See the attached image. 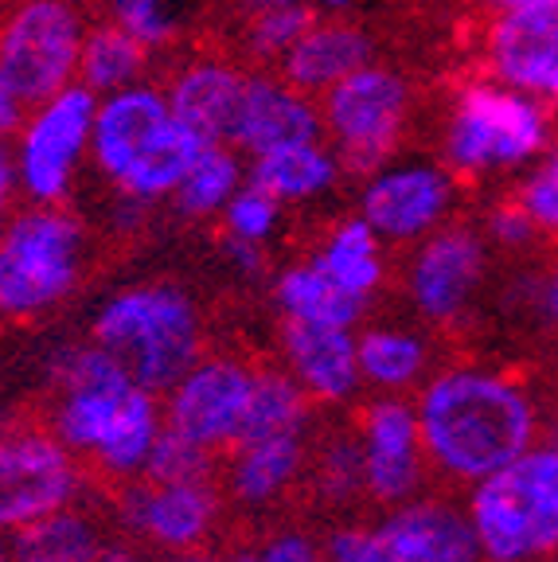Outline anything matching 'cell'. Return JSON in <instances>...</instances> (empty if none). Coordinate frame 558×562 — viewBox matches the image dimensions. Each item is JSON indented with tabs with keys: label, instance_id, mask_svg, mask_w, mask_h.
<instances>
[{
	"label": "cell",
	"instance_id": "7dc6e473",
	"mask_svg": "<svg viewBox=\"0 0 558 562\" xmlns=\"http://www.w3.org/2000/svg\"><path fill=\"white\" fill-rule=\"evenodd\" d=\"M0 562H12L9 559V547H4V543H0Z\"/></svg>",
	"mask_w": 558,
	"mask_h": 562
},
{
	"label": "cell",
	"instance_id": "484cf974",
	"mask_svg": "<svg viewBox=\"0 0 558 562\" xmlns=\"http://www.w3.org/2000/svg\"><path fill=\"white\" fill-rule=\"evenodd\" d=\"M336 180V157L324 149L321 140H305V145H286L254 157L250 165V184L263 188L278 203H301L321 195L324 188Z\"/></svg>",
	"mask_w": 558,
	"mask_h": 562
},
{
	"label": "cell",
	"instance_id": "603a6c76",
	"mask_svg": "<svg viewBox=\"0 0 558 562\" xmlns=\"http://www.w3.org/2000/svg\"><path fill=\"white\" fill-rule=\"evenodd\" d=\"M305 434H278V438L243 441L235 446V461L227 469L231 496L246 508L274 504L305 465Z\"/></svg>",
	"mask_w": 558,
	"mask_h": 562
},
{
	"label": "cell",
	"instance_id": "4fadbf2b",
	"mask_svg": "<svg viewBox=\"0 0 558 562\" xmlns=\"http://www.w3.org/2000/svg\"><path fill=\"white\" fill-rule=\"evenodd\" d=\"M250 391L254 368H246L235 356L196 360L192 371L168 391L165 426L196 446L211 449V453L235 449L246 422V406H250Z\"/></svg>",
	"mask_w": 558,
	"mask_h": 562
},
{
	"label": "cell",
	"instance_id": "ee69618b",
	"mask_svg": "<svg viewBox=\"0 0 558 562\" xmlns=\"http://www.w3.org/2000/svg\"><path fill=\"white\" fill-rule=\"evenodd\" d=\"M94 562H137V554L125 551V547H102V554Z\"/></svg>",
	"mask_w": 558,
	"mask_h": 562
},
{
	"label": "cell",
	"instance_id": "83f0119b",
	"mask_svg": "<svg viewBox=\"0 0 558 562\" xmlns=\"http://www.w3.org/2000/svg\"><path fill=\"white\" fill-rule=\"evenodd\" d=\"M305 426H309V391L297 383L293 371H278V368L254 371L250 406H246L243 434H238L235 446L278 438V434H305Z\"/></svg>",
	"mask_w": 558,
	"mask_h": 562
},
{
	"label": "cell",
	"instance_id": "d590c367",
	"mask_svg": "<svg viewBox=\"0 0 558 562\" xmlns=\"http://www.w3.org/2000/svg\"><path fill=\"white\" fill-rule=\"evenodd\" d=\"M227 215V231L238 238H250V243H266L270 231L278 227V200L266 195L263 188H243V192L231 195V203L223 207Z\"/></svg>",
	"mask_w": 558,
	"mask_h": 562
},
{
	"label": "cell",
	"instance_id": "30bf717a",
	"mask_svg": "<svg viewBox=\"0 0 558 562\" xmlns=\"http://www.w3.org/2000/svg\"><path fill=\"white\" fill-rule=\"evenodd\" d=\"M98 117V94L82 82H70L44 105L27 110L20 130V188L32 203H63L75 184L82 153L90 149V133Z\"/></svg>",
	"mask_w": 558,
	"mask_h": 562
},
{
	"label": "cell",
	"instance_id": "7402d4cb",
	"mask_svg": "<svg viewBox=\"0 0 558 562\" xmlns=\"http://www.w3.org/2000/svg\"><path fill=\"white\" fill-rule=\"evenodd\" d=\"M371 55H376V44L364 27L341 24V20H324V24L313 20V27L281 55V79L305 94H316V90L324 94L328 87L348 79L351 70L367 67Z\"/></svg>",
	"mask_w": 558,
	"mask_h": 562
},
{
	"label": "cell",
	"instance_id": "6da1fadb",
	"mask_svg": "<svg viewBox=\"0 0 558 562\" xmlns=\"http://www.w3.org/2000/svg\"><path fill=\"white\" fill-rule=\"evenodd\" d=\"M55 438L70 453L94 457L98 469L118 481L141 476L148 453L165 430L157 395L137 386L102 344H79L55 356Z\"/></svg>",
	"mask_w": 558,
	"mask_h": 562
},
{
	"label": "cell",
	"instance_id": "d6986e66",
	"mask_svg": "<svg viewBox=\"0 0 558 562\" xmlns=\"http://www.w3.org/2000/svg\"><path fill=\"white\" fill-rule=\"evenodd\" d=\"M246 79L243 70L227 59H192L176 70V79L168 82V102H172L176 117L188 130L200 133L208 145H231L235 140L238 110L246 98Z\"/></svg>",
	"mask_w": 558,
	"mask_h": 562
},
{
	"label": "cell",
	"instance_id": "ba28073f",
	"mask_svg": "<svg viewBox=\"0 0 558 562\" xmlns=\"http://www.w3.org/2000/svg\"><path fill=\"white\" fill-rule=\"evenodd\" d=\"M469 512L445 501H406L371 527H341L324 543V562H480Z\"/></svg>",
	"mask_w": 558,
	"mask_h": 562
},
{
	"label": "cell",
	"instance_id": "c3c4849f",
	"mask_svg": "<svg viewBox=\"0 0 558 562\" xmlns=\"http://www.w3.org/2000/svg\"><path fill=\"white\" fill-rule=\"evenodd\" d=\"M324 4H332V9H341V4H348V0H324Z\"/></svg>",
	"mask_w": 558,
	"mask_h": 562
},
{
	"label": "cell",
	"instance_id": "836d02e7",
	"mask_svg": "<svg viewBox=\"0 0 558 562\" xmlns=\"http://www.w3.org/2000/svg\"><path fill=\"white\" fill-rule=\"evenodd\" d=\"M110 20H118L125 32L137 35L148 52L172 44L176 27H180L172 0H110Z\"/></svg>",
	"mask_w": 558,
	"mask_h": 562
},
{
	"label": "cell",
	"instance_id": "b9f144b4",
	"mask_svg": "<svg viewBox=\"0 0 558 562\" xmlns=\"http://www.w3.org/2000/svg\"><path fill=\"white\" fill-rule=\"evenodd\" d=\"M496 9L515 12V9H547V4H558V0H492Z\"/></svg>",
	"mask_w": 558,
	"mask_h": 562
},
{
	"label": "cell",
	"instance_id": "ffe728a7",
	"mask_svg": "<svg viewBox=\"0 0 558 562\" xmlns=\"http://www.w3.org/2000/svg\"><path fill=\"white\" fill-rule=\"evenodd\" d=\"M484 270L480 238L465 227L442 231L418 250L411 266V297L426 321H449L465 308Z\"/></svg>",
	"mask_w": 558,
	"mask_h": 562
},
{
	"label": "cell",
	"instance_id": "2e32d148",
	"mask_svg": "<svg viewBox=\"0 0 558 562\" xmlns=\"http://www.w3.org/2000/svg\"><path fill=\"white\" fill-rule=\"evenodd\" d=\"M324 117L305 90H297L286 79H270V75H250L246 79V98L238 110L235 125V149L263 157V153L286 149V145H305V140H321Z\"/></svg>",
	"mask_w": 558,
	"mask_h": 562
},
{
	"label": "cell",
	"instance_id": "9a60e30c",
	"mask_svg": "<svg viewBox=\"0 0 558 562\" xmlns=\"http://www.w3.org/2000/svg\"><path fill=\"white\" fill-rule=\"evenodd\" d=\"M122 519L165 551H188L211 536L219 501L211 484H168L141 481L122 492Z\"/></svg>",
	"mask_w": 558,
	"mask_h": 562
},
{
	"label": "cell",
	"instance_id": "8992f818",
	"mask_svg": "<svg viewBox=\"0 0 558 562\" xmlns=\"http://www.w3.org/2000/svg\"><path fill=\"white\" fill-rule=\"evenodd\" d=\"M472 531L489 562H532L558 547V446L527 449L484 476L469 501Z\"/></svg>",
	"mask_w": 558,
	"mask_h": 562
},
{
	"label": "cell",
	"instance_id": "5b68a950",
	"mask_svg": "<svg viewBox=\"0 0 558 562\" xmlns=\"http://www.w3.org/2000/svg\"><path fill=\"white\" fill-rule=\"evenodd\" d=\"M87 231L63 203H32L0 227V316L32 321L55 308L82 273Z\"/></svg>",
	"mask_w": 558,
	"mask_h": 562
},
{
	"label": "cell",
	"instance_id": "44dd1931",
	"mask_svg": "<svg viewBox=\"0 0 558 562\" xmlns=\"http://www.w3.org/2000/svg\"><path fill=\"white\" fill-rule=\"evenodd\" d=\"M492 67L512 87L558 98V4L504 12L492 27Z\"/></svg>",
	"mask_w": 558,
	"mask_h": 562
},
{
	"label": "cell",
	"instance_id": "277c9868",
	"mask_svg": "<svg viewBox=\"0 0 558 562\" xmlns=\"http://www.w3.org/2000/svg\"><path fill=\"white\" fill-rule=\"evenodd\" d=\"M90 340L102 344L125 375L153 395H168L200 360L203 325L196 301L168 281L130 285L94 316Z\"/></svg>",
	"mask_w": 558,
	"mask_h": 562
},
{
	"label": "cell",
	"instance_id": "f35d334b",
	"mask_svg": "<svg viewBox=\"0 0 558 562\" xmlns=\"http://www.w3.org/2000/svg\"><path fill=\"white\" fill-rule=\"evenodd\" d=\"M20 188V168H16V149L9 145V137H0V227L12 215V200Z\"/></svg>",
	"mask_w": 558,
	"mask_h": 562
},
{
	"label": "cell",
	"instance_id": "d4e9b609",
	"mask_svg": "<svg viewBox=\"0 0 558 562\" xmlns=\"http://www.w3.org/2000/svg\"><path fill=\"white\" fill-rule=\"evenodd\" d=\"M274 301H278L281 316L313 321V325H341V328L356 325L367 305L364 297L344 290L336 278H328L316 262H301L281 270L278 285H274Z\"/></svg>",
	"mask_w": 558,
	"mask_h": 562
},
{
	"label": "cell",
	"instance_id": "60d3db41",
	"mask_svg": "<svg viewBox=\"0 0 558 562\" xmlns=\"http://www.w3.org/2000/svg\"><path fill=\"white\" fill-rule=\"evenodd\" d=\"M24 110L20 94L12 90V82L0 75V137H12L16 130H24Z\"/></svg>",
	"mask_w": 558,
	"mask_h": 562
},
{
	"label": "cell",
	"instance_id": "74e56055",
	"mask_svg": "<svg viewBox=\"0 0 558 562\" xmlns=\"http://www.w3.org/2000/svg\"><path fill=\"white\" fill-rule=\"evenodd\" d=\"M254 562H324V551L301 531H278L274 539H266Z\"/></svg>",
	"mask_w": 558,
	"mask_h": 562
},
{
	"label": "cell",
	"instance_id": "9c48e42d",
	"mask_svg": "<svg viewBox=\"0 0 558 562\" xmlns=\"http://www.w3.org/2000/svg\"><path fill=\"white\" fill-rule=\"evenodd\" d=\"M411 90L387 67H359L348 79L324 90L321 117L328 137L336 140L341 160L351 172L379 168L394 153L406 122Z\"/></svg>",
	"mask_w": 558,
	"mask_h": 562
},
{
	"label": "cell",
	"instance_id": "52a82bcc",
	"mask_svg": "<svg viewBox=\"0 0 558 562\" xmlns=\"http://www.w3.org/2000/svg\"><path fill=\"white\" fill-rule=\"evenodd\" d=\"M87 24L75 0H20L0 20V75L27 110L79 79Z\"/></svg>",
	"mask_w": 558,
	"mask_h": 562
},
{
	"label": "cell",
	"instance_id": "8d00e7d4",
	"mask_svg": "<svg viewBox=\"0 0 558 562\" xmlns=\"http://www.w3.org/2000/svg\"><path fill=\"white\" fill-rule=\"evenodd\" d=\"M520 207L532 215V223L558 231V153L527 180L524 195H520Z\"/></svg>",
	"mask_w": 558,
	"mask_h": 562
},
{
	"label": "cell",
	"instance_id": "8fae6325",
	"mask_svg": "<svg viewBox=\"0 0 558 562\" xmlns=\"http://www.w3.org/2000/svg\"><path fill=\"white\" fill-rule=\"evenodd\" d=\"M79 496L75 453L55 434L20 430L0 438V531H20Z\"/></svg>",
	"mask_w": 558,
	"mask_h": 562
},
{
	"label": "cell",
	"instance_id": "4316f807",
	"mask_svg": "<svg viewBox=\"0 0 558 562\" xmlns=\"http://www.w3.org/2000/svg\"><path fill=\"white\" fill-rule=\"evenodd\" d=\"M148 63V47L137 35L125 32L118 20L94 24L82 40L79 55V82L94 94H118L125 87H137L141 70Z\"/></svg>",
	"mask_w": 558,
	"mask_h": 562
},
{
	"label": "cell",
	"instance_id": "1f68e13d",
	"mask_svg": "<svg viewBox=\"0 0 558 562\" xmlns=\"http://www.w3.org/2000/svg\"><path fill=\"white\" fill-rule=\"evenodd\" d=\"M309 27H313V9H305L301 0L278 4V9H258L250 24H246L243 44L254 59L270 63V59H281Z\"/></svg>",
	"mask_w": 558,
	"mask_h": 562
},
{
	"label": "cell",
	"instance_id": "bcb514c9",
	"mask_svg": "<svg viewBox=\"0 0 558 562\" xmlns=\"http://www.w3.org/2000/svg\"><path fill=\"white\" fill-rule=\"evenodd\" d=\"M172 562H215V559H200V554H180V559ZM235 562H254V559H235Z\"/></svg>",
	"mask_w": 558,
	"mask_h": 562
},
{
	"label": "cell",
	"instance_id": "5bb4252c",
	"mask_svg": "<svg viewBox=\"0 0 558 562\" xmlns=\"http://www.w3.org/2000/svg\"><path fill=\"white\" fill-rule=\"evenodd\" d=\"M364 488L379 504H406L422 484V430L418 411L402 398H376L359 418Z\"/></svg>",
	"mask_w": 558,
	"mask_h": 562
},
{
	"label": "cell",
	"instance_id": "f546056e",
	"mask_svg": "<svg viewBox=\"0 0 558 562\" xmlns=\"http://www.w3.org/2000/svg\"><path fill=\"white\" fill-rule=\"evenodd\" d=\"M238 176L243 168H238L235 145H208L172 192L176 211L188 220H208L231 203V195L238 192Z\"/></svg>",
	"mask_w": 558,
	"mask_h": 562
},
{
	"label": "cell",
	"instance_id": "d6a6232c",
	"mask_svg": "<svg viewBox=\"0 0 558 562\" xmlns=\"http://www.w3.org/2000/svg\"><path fill=\"white\" fill-rule=\"evenodd\" d=\"M211 469H215V453L196 441H188L176 430H160L157 446L148 453L145 481H168V484H208Z\"/></svg>",
	"mask_w": 558,
	"mask_h": 562
},
{
	"label": "cell",
	"instance_id": "cb8c5ba5",
	"mask_svg": "<svg viewBox=\"0 0 558 562\" xmlns=\"http://www.w3.org/2000/svg\"><path fill=\"white\" fill-rule=\"evenodd\" d=\"M102 527L75 504L12 531V562H94L102 554Z\"/></svg>",
	"mask_w": 558,
	"mask_h": 562
},
{
	"label": "cell",
	"instance_id": "3957f363",
	"mask_svg": "<svg viewBox=\"0 0 558 562\" xmlns=\"http://www.w3.org/2000/svg\"><path fill=\"white\" fill-rule=\"evenodd\" d=\"M203 149L208 140L176 117L165 90L137 82L98 102L90 157L118 195H133L141 203L165 200L180 188Z\"/></svg>",
	"mask_w": 558,
	"mask_h": 562
},
{
	"label": "cell",
	"instance_id": "7bdbcfd3",
	"mask_svg": "<svg viewBox=\"0 0 558 562\" xmlns=\"http://www.w3.org/2000/svg\"><path fill=\"white\" fill-rule=\"evenodd\" d=\"M543 305H547V313L558 321V270L550 273V281L543 285Z\"/></svg>",
	"mask_w": 558,
	"mask_h": 562
},
{
	"label": "cell",
	"instance_id": "7c38bea8",
	"mask_svg": "<svg viewBox=\"0 0 558 562\" xmlns=\"http://www.w3.org/2000/svg\"><path fill=\"white\" fill-rule=\"evenodd\" d=\"M543 145V122L527 98L496 87H469L449 122V160L465 172L527 160Z\"/></svg>",
	"mask_w": 558,
	"mask_h": 562
},
{
	"label": "cell",
	"instance_id": "7a4b0ae2",
	"mask_svg": "<svg viewBox=\"0 0 558 562\" xmlns=\"http://www.w3.org/2000/svg\"><path fill=\"white\" fill-rule=\"evenodd\" d=\"M418 430L429 465L454 481L480 484L532 449L535 411L507 379L461 368L422 391Z\"/></svg>",
	"mask_w": 558,
	"mask_h": 562
},
{
	"label": "cell",
	"instance_id": "e0dca14e",
	"mask_svg": "<svg viewBox=\"0 0 558 562\" xmlns=\"http://www.w3.org/2000/svg\"><path fill=\"white\" fill-rule=\"evenodd\" d=\"M281 351L289 371L316 403H344L364 383L359 375V351L351 328L313 325V321H281Z\"/></svg>",
	"mask_w": 558,
	"mask_h": 562
},
{
	"label": "cell",
	"instance_id": "ab89813d",
	"mask_svg": "<svg viewBox=\"0 0 558 562\" xmlns=\"http://www.w3.org/2000/svg\"><path fill=\"white\" fill-rule=\"evenodd\" d=\"M492 235L504 238V243H512V246L527 243V235H532V215H527L524 207L520 211H496V215H492Z\"/></svg>",
	"mask_w": 558,
	"mask_h": 562
},
{
	"label": "cell",
	"instance_id": "f6af8a7d",
	"mask_svg": "<svg viewBox=\"0 0 558 562\" xmlns=\"http://www.w3.org/2000/svg\"><path fill=\"white\" fill-rule=\"evenodd\" d=\"M243 4H250L258 12V9H278V4H293V0H243Z\"/></svg>",
	"mask_w": 558,
	"mask_h": 562
},
{
	"label": "cell",
	"instance_id": "4dcf8cb0",
	"mask_svg": "<svg viewBox=\"0 0 558 562\" xmlns=\"http://www.w3.org/2000/svg\"><path fill=\"white\" fill-rule=\"evenodd\" d=\"M356 351L364 383L379 391H402L426 368V348L418 336L394 333V328H367L364 336H356Z\"/></svg>",
	"mask_w": 558,
	"mask_h": 562
},
{
	"label": "cell",
	"instance_id": "ac0fdd59",
	"mask_svg": "<svg viewBox=\"0 0 558 562\" xmlns=\"http://www.w3.org/2000/svg\"><path fill=\"white\" fill-rule=\"evenodd\" d=\"M449 195H454L449 180L437 168H394V172H379L364 188L359 211L379 238L406 243L437 227L449 207Z\"/></svg>",
	"mask_w": 558,
	"mask_h": 562
},
{
	"label": "cell",
	"instance_id": "e575fe53",
	"mask_svg": "<svg viewBox=\"0 0 558 562\" xmlns=\"http://www.w3.org/2000/svg\"><path fill=\"white\" fill-rule=\"evenodd\" d=\"M316 484L324 488L328 501H348L351 492L364 488V449H359V441H328L321 461H316Z\"/></svg>",
	"mask_w": 558,
	"mask_h": 562
},
{
	"label": "cell",
	"instance_id": "f1b7e54d",
	"mask_svg": "<svg viewBox=\"0 0 558 562\" xmlns=\"http://www.w3.org/2000/svg\"><path fill=\"white\" fill-rule=\"evenodd\" d=\"M328 278H336L348 293L356 297H371L383 281V258H379V235L371 231V223L359 215L348 220L324 238V246L313 258Z\"/></svg>",
	"mask_w": 558,
	"mask_h": 562
}]
</instances>
